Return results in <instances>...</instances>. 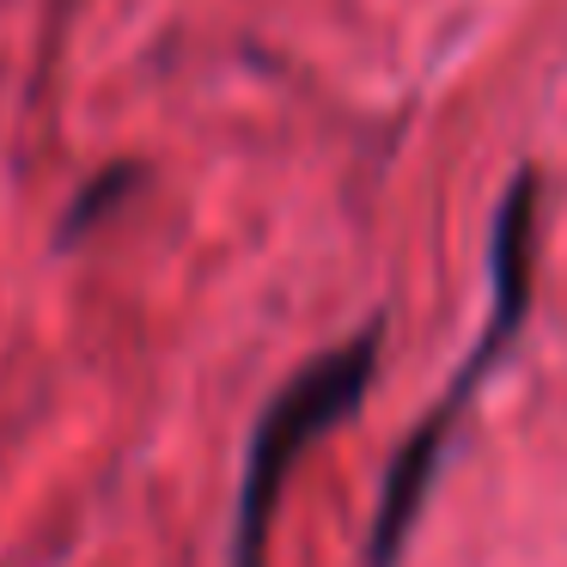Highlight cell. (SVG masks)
Instances as JSON below:
<instances>
[{"mask_svg": "<svg viewBox=\"0 0 567 567\" xmlns=\"http://www.w3.org/2000/svg\"><path fill=\"white\" fill-rule=\"evenodd\" d=\"M530 226H537V177L518 172L513 189L501 196V214H494V311H488V330L482 342L470 348L464 372L452 379V391L440 396L427 421L415 427V440L396 452L391 476H384V501H379V518H372V537H367V567H396L409 549V530H415L421 506H427V488L440 476V457H445V440H452V421L464 415L470 391L482 384V372L506 354L518 318H525V293H530Z\"/></svg>", "mask_w": 567, "mask_h": 567, "instance_id": "6da1fadb", "label": "cell"}, {"mask_svg": "<svg viewBox=\"0 0 567 567\" xmlns=\"http://www.w3.org/2000/svg\"><path fill=\"white\" fill-rule=\"evenodd\" d=\"M372 372H379V323H367L360 336H348L342 348H330L323 360L299 367L281 384L269 409H262L257 433L245 452V476H238V513H233V567H262L269 561V525L275 501H281L287 476H293L299 452L311 440L348 421L367 396Z\"/></svg>", "mask_w": 567, "mask_h": 567, "instance_id": "7a4b0ae2", "label": "cell"}, {"mask_svg": "<svg viewBox=\"0 0 567 567\" xmlns=\"http://www.w3.org/2000/svg\"><path fill=\"white\" fill-rule=\"evenodd\" d=\"M135 184H141V165H104V172L92 177V184L80 189V196H74V208H68V220H62V245L86 238L92 226H99L104 214H111V208H116V202H123Z\"/></svg>", "mask_w": 567, "mask_h": 567, "instance_id": "3957f363", "label": "cell"}]
</instances>
